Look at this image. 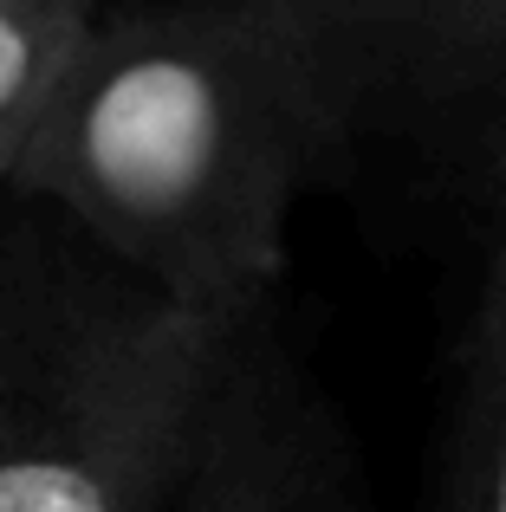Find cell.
Masks as SVG:
<instances>
[{
	"label": "cell",
	"mask_w": 506,
	"mask_h": 512,
	"mask_svg": "<svg viewBox=\"0 0 506 512\" xmlns=\"http://www.w3.org/2000/svg\"><path fill=\"white\" fill-rule=\"evenodd\" d=\"M481 169L494 182V247L461 338L435 512H506V124L481 143Z\"/></svg>",
	"instance_id": "cell-5"
},
{
	"label": "cell",
	"mask_w": 506,
	"mask_h": 512,
	"mask_svg": "<svg viewBox=\"0 0 506 512\" xmlns=\"http://www.w3.org/2000/svg\"><path fill=\"white\" fill-rule=\"evenodd\" d=\"M253 318L176 299L59 208L13 201L0 221V512H169Z\"/></svg>",
	"instance_id": "cell-2"
},
{
	"label": "cell",
	"mask_w": 506,
	"mask_h": 512,
	"mask_svg": "<svg viewBox=\"0 0 506 512\" xmlns=\"http://www.w3.org/2000/svg\"><path fill=\"white\" fill-rule=\"evenodd\" d=\"M331 65L357 130L448 124L481 150L506 124V0H273Z\"/></svg>",
	"instance_id": "cell-3"
},
{
	"label": "cell",
	"mask_w": 506,
	"mask_h": 512,
	"mask_svg": "<svg viewBox=\"0 0 506 512\" xmlns=\"http://www.w3.org/2000/svg\"><path fill=\"white\" fill-rule=\"evenodd\" d=\"M253 7H266V13H273V0H253Z\"/></svg>",
	"instance_id": "cell-7"
},
{
	"label": "cell",
	"mask_w": 506,
	"mask_h": 512,
	"mask_svg": "<svg viewBox=\"0 0 506 512\" xmlns=\"http://www.w3.org/2000/svg\"><path fill=\"white\" fill-rule=\"evenodd\" d=\"M111 0H0V195Z\"/></svg>",
	"instance_id": "cell-6"
},
{
	"label": "cell",
	"mask_w": 506,
	"mask_h": 512,
	"mask_svg": "<svg viewBox=\"0 0 506 512\" xmlns=\"http://www.w3.org/2000/svg\"><path fill=\"white\" fill-rule=\"evenodd\" d=\"M169 512H377L338 402L286 344L273 305L247 325L202 461Z\"/></svg>",
	"instance_id": "cell-4"
},
{
	"label": "cell",
	"mask_w": 506,
	"mask_h": 512,
	"mask_svg": "<svg viewBox=\"0 0 506 512\" xmlns=\"http://www.w3.org/2000/svg\"><path fill=\"white\" fill-rule=\"evenodd\" d=\"M357 117L312 39L253 0H111L7 195L46 201L130 273L266 312L299 195Z\"/></svg>",
	"instance_id": "cell-1"
}]
</instances>
